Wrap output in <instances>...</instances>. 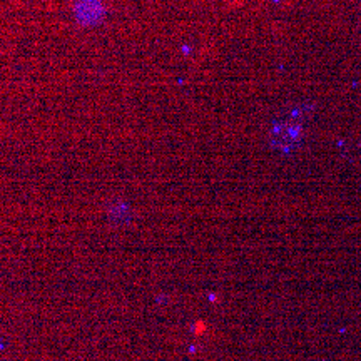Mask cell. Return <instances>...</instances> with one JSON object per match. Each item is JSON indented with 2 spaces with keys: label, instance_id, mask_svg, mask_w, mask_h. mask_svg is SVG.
I'll return each mask as SVG.
<instances>
[{
  "label": "cell",
  "instance_id": "1",
  "mask_svg": "<svg viewBox=\"0 0 361 361\" xmlns=\"http://www.w3.org/2000/svg\"><path fill=\"white\" fill-rule=\"evenodd\" d=\"M207 331H209V324H207L204 319H197V322H194L192 324V335L196 338H201V336H206Z\"/></svg>",
  "mask_w": 361,
  "mask_h": 361
}]
</instances>
